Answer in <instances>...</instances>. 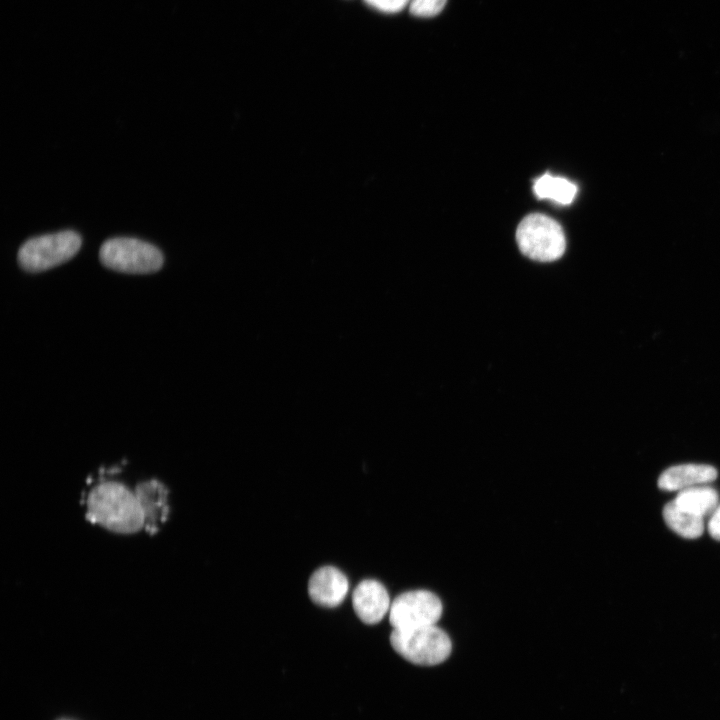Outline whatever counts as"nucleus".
Here are the masks:
<instances>
[{
  "label": "nucleus",
  "instance_id": "nucleus-5",
  "mask_svg": "<svg viewBox=\"0 0 720 720\" xmlns=\"http://www.w3.org/2000/svg\"><path fill=\"white\" fill-rule=\"evenodd\" d=\"M516 241L525 256L539 262L559 259L566 248V239L560 224L538 213L530 214L520 222Z\"/></svg>",
  "mask_w": 720,
  "mask_h": 720
},
{
  "label": "nucleus",
  "instance_id": "nucleus-15",
  "mask_svg": "<svg viewBox=\"0 0 720 720\" xmlns=\"http://www.w3.org/2000/svg\"><path fill=\"white\" fill-rule=\"evenodd\" d=\"M367 4L382 12L394 13L403 9L409 0H365Z\"/></svg>",
  "mask_w": 720,
  "mask_h": 720
},
{
  "label": "nucleus",
  "instance_id": "nucleus-3",
  "mask_svg": "<svg viewBox=\"0 0 720 720\" xmlns=\"http://www.w3.org/2000/svg\"><path fill=\"white\" fill-rule=\"evenodd\" d=\"M82 239L71 230L33 237L18 250L17 260L27 272H41L70 260L80 249Z\"/></svg>",
  "mask_w": 720,
  "mask_h": 720
},
{
  "label": "nucleus",
  "instance_id": "nucleus-4",
  "mask_svg": "<svg viewBox=\"0 0 720 720\" xmlns=\"http://www.w3.org/2000/svg\"><path fill=\"white\" fill-rule=\"evenodd\" d=\"M99 259L106 268L129 274L156 272L164 262L163 254L156 246L129 237L106 240L100 247Z\"/></svg>",
  "mask_w": 720,
  "mask_h": 720
},
{
  "label": "nucleus",
  "instance_id": "nucleus-2",
  "mask_svg": "<svg viewBox=\"0 0 720 720\" xmlns=\"http://www.w3.org/2000/svg\"><path fill=\"white\" fill-rule=\"evenodd\" d=\"M390 644L405 660L420 666L440 664L452 651L448 634L437 625L393 629L390 634Z\"/></svg>",
  "mask_w": 720,
  "mask_h": 720
},
{
  "label": "nucleus",
  "instance_id": "nucleus-13",
  "mask_svg": "<svg viewBox=\"0 0 720 720\" xmlns=\"http://www.w3.org/2000/svg\"><path fill=\"white\" fill-rule=\"evenodd\" d=\"M533 190L539 199H551L568 205L577 193V186L565 178L544 174L535 180Z\"/></svg>",
  "mask_w": 720,
  "mask_h": 720
},
{
  "label": "nucleus",
  "instance_id": "nucleus-1",
  "mask_svg": "<svg viewBox=\"0 0 720 720\" xmlns=\"http://www.w3.org/2000/svg\"><path fill=\"white\" fill-rule=\"evenodd\" d=\"M89 521L119 534H134L146 527L145 515L134 489L113 480H100L85 497Z\"/></svg>",
  "mask_w": 720,
  "mask_h": 720
},
{
  "label": "nucleus",
  "instance_id": "nucleus-11",
  "mask_svg": "<svg viewBox=\"0 0 720 720\" xmlns=\"http://www.w3.org/2000/svg\"><path fill=\"white\" fill-rule=\"evenodd\" d=\"M673 501L680 509L704 518L718 506L719 495L710 486L698 485L679 491Z\"/></svg>",
  "mask_w": 720,
  "mask_h": 720
},
{
  "label": "nucleus",
  "instance_id": "nucleus-16",
  "mask_svg": "<svg viewBox=\"0 0 720 720\" xmlns=\"http://www.w3.org/2000/svg\"><path fill=\"white\" fill-rule=\"evenodd\" d=\"M708 532L712 538L720 541V504L711 514L708 522Z\"/></svg>",
  "mask_w": 720,
  "mask_h": 720
},
{
  "label": "nucleus",
  "instance_id": "nucleus-8",
  "mask_svg": "<svg viewBox=\"0 0 720 720\" xmlns=\"http://www.w3.org/2000/svg\"><path fill=\"white\" fill-rule=\"evenodd\" d=\"M348 587V580L339 569L324 566L311 575L308 594L317 605L335 607L344 600Z\"/></svg>",
  "mask_w": 720,
  "mask_h": 720
},
{
  "label": "nucleus",
  "instance_id": "nucleus-6",
  "mask_svg": "<svg viewBox=\"0 0 720 720\" xmlns=\"http://www.w3.org/2000/svg\"><path fill=\"white\" fill-rule=\"evenodd\" d=\"M442 611L441 600L434 593L427 590L407 591L391 603L389 622L393 629L436 625Z\"/></svg>",
  "mask_w": 720,
  "mask_h": 720
},
{
  "label": "nucleus",
  "instance_id": "nucleus-9",
  "mask_svg": "<svg viewBox=\"0 0 720 720\" xmlns=\"http://www.w3.org/2000/svg\"><path fill=\"white\" fill-rule=\"evenodd\" d=\"M145 515V529L154 531L166 521L169 512L167 488L158 480L151 479L135 487Z\"/></svg>",
  "mask_w": 720,
  "mask_h": 720
},
{
  "label": "nucleus",
  "instance_id": "nucleus-7",
  "mask_svg": "<svg viewBox=\"0 0 720 720\" xmlns=\"http://www.w3.org/2000/svg\"><path fill=\"white\" fill-rule=\"evenodd\" d=\"M352 605L357 617L363 623L373 625L383 619L391 603L382 583L374 579H365L354 589Z\"/></svg>",
  "mask_w": 720,
  "mask_h": 720
},
{
  "label": "nucleus",
  "instance_id": "nucleus-14",
  "mask_svg": "<svg viewBox=\"0 0 720 720\" xmlns=\"http://www.w3.org/2000/svg\"><path fill=\"white\" fill-rule=\"evenodd\" d=\"M447 0H412L410 12L415 16H435L444 8Z\"/></svg>",
  "mask_w": 720,
  "mask_h": 720
},
{
  "label": "nucleus",
  "instance_id": "nucleus-10",
  "mask_svg": "<svg viewBox=\"0 0 720 720\" xmlns=\"http://www.w3.org/2000/svg\"><path fill=\"white\" fill-rule=\"evenodd\" d=\"M717 470L705 464H680L672 466L658 478V486L665 491H681L715 480Z\"/></svg>",
  "mask_w": 720,
  "mask_h": 720
},
{
  "label": "nucleus",
  "instance_id": "nucleus-12",
  "mask_svg": "<svg viewBox=\"0 0 720 720\" xmlns=\"http://www.w3.org/2000/svg\"><path fill=\"white\" fill-rule=\"evenodd\" d=\"M663 518L671 530L684 538H698L704 531V518L680 509L673 500L664 506Z\"/></svg>",
  "mask_w": 720,
  "mask_h": 720
}]
</instances>
